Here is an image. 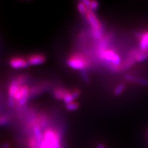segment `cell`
Masks as SVG:
<instances>
[{"label":"cell","mask_w":148,"mask_h":148,"mask_svg":"<svg viewBox=\"0 0 148 148\" xmlns=\"http://www.w3.org/2000/svg\"><path fill=\"white\" fill-rule=\"evenodd\" d=\"M37 123H38V126H40L42 128H45V127L48 125V119L47 116L44 113H40L38 114V116L36 117Z\"/></svg>","instance_id":"10"},{"label":"cell","mask_w":148,"mask_h":148,"mask_svg":"<svg viewBox=\"0 0 148 148\" xmlns=\"http://www.w3.org/2000/svg\"><path fill=\"white\" fill-rule=\"evenodd\" d=\"M67 90L62 88H56L53 91V97L58 100H62Z\"/></svg>","instance_id":"12"},{"label":"cell","mask_w":148,"mask_h":148,"mask_svg":"<svg viewBox=\"0 0 148 148\" xmlns=\"http://www.w3.org/2000/svg\"><path fill=\"white\" fill-rule=\"evenodd\" d=\"M136 36L139 38V47L141 50H147L148 49V31L143 32H138Z\"/></svg>","instance_id":"8"},{"label":"cell","mask_w":148,"mask_h":148,"mask_svg":"<svg viewBox=\"0 0 148 148\" xmlns=\"http://www.w3.org/2000/svg\"><path fill=\"white\" fill-rule=\"evenodd\" d=\"M38 148H40V147H38Z\"/></svg>","instance_id":"30"},{"label":"cell","mask_w":148,"mask_h":148,"mask_svg":"<svg viewBox=\"0 0 148 148\" xmlns=\"http://www.w3.org/2000/svg\"><path fill=\"white\" fill-rule=\"evenodd\" d=\"M0 148H10V145L8 143H5L0 146Z\"/></svg>","instance_id":"28"},{"label":"cell","mask_w":148,"mask_h":148,"mask_svg":"<svg viewBox=\"0 0 148 148\" xmlns=\"http://www.w3.org/2000/svg\"><path fill=\"white\" fill-rule=\"evenodd\" d=\"M148 58V50H141V49H138V52L136 53V61L138 62H143L147 60Z\"/></svg>","instance_id":"11"},{"label":"cell","mask_w":148,"mask_h":148,"mask_svg":"<svg viewBox=\"0 0 148 148\" xmlns=\"http://www.w3.org/2000/svg\"><path fill=\"white\" fill-rule=\"evenodd\" d=\"M108 66L111 65L120 66L121 64V60L119 55L113 49H106L103 53V60Z\"/></svg>","instance_id":"3"},{"label":"cell","mask_w":148,"mask_h":148,"mask_svg":"<svg viewBox=\"0 0 148 148\" xmlns=\"http://www.w3.org/2000/svg\"><path fill=\"white\" fill-rule=\"evenodd\" d=\"M9 64L12 68L15 69H20L27 68L29 66L27 60L21 56L12 57L9 60Z\"/></svg>","instance_id":"5"},{"label":"cell","mask_w":148,"mask_h":148,"mask_svg":"<svg viewBox=\"0 0 148 148\" xmlns=\"http://www.w3.org/2000/svg\"><path fill=\"white\" fill-rule=\"evenodd\" d=\"M82 2L84 3V4L85 5H86V8H87L88 10H89L90 5V2H91V1H89V0H84V1H83Z\"/></svg>","instance_id":"26"},{"label":"cell","mask_w":148,"mask_h":148,"mask_svg":"<svg viewBox=\"0 0 148 148\" xmlns=\"http://www.w3.org/2000/svg\"><path fill=\"white\" fill-rule=\"evenodd\" d=\"M66 64L73 69L84 71L90 66V61L84 53L75 52L72 53L66 60Z\"/></svg>","instance_id":"1"},{"label":"cell","mask_w":148,"mask_h":148,"mask_svg":"<svg viewBox=\"0 0 148 148\" xmlns=\"http://www.w3.org/2000/svg\"><path fill=\"white\" fill-rule=\"evenodd\" d=\"M77 10H78L79 13L81 15L86 16V14H87L88 9L86 8V5L84 4V3H83L82 1H79V2L77 3Z\"/></svg>","instance_id":"15"},{"label":"cell","mask_w":148,"mask_h":148,"mask_svg":"<svg viewBox=\"0 0 148 148\" xmlns=\"http://www.w3.org/2000/svg\"><path fill=\"white\" fill-rule=\"evenodd\" d=\"M29 86L24 84L20 87L15 95L14 96V99L15 101H18V106H23L26 104L27 100L29 98Z\"/></svg>","instance_id":"4"},{"label":"cell","mask_w":148,"mask_h":148,"mask_svg":"<svg viewBox=\"0 0 148 148\" xmlns=\"http://www.w3.org/2000/svg\"><path fill=\"white\" fill-rule=\"evenodd\" d=\"M124 79L127 82H133V83H136L138 77H135L134 75H130V74H126L124 75Z\"/></svg>","instance_id":"20"},{"label":"cell","mask_w":148,"mask_h":148,"mask_svg":"<svg viewBox=\"0 0 148 148\" xmlns=\"http://www.w3.org/2000/svg\"><path fill=\"white\" fill-rule=\"evenodd\" d=\"M10 119L7 115H1L0 116V126H3L8 124Z\"/></svg>","instance_id":"19"},{"label":"cell","mask_w":148,"mask_h":148,"mask_svg":"<svg viewBox=\"0 0 148 148\" xmlns=\"http://www.w3.org/2000/svg\"><path fill=\"white\" fill-rule=\"evenodd\" d=\"M136 84L141 85V86H148V79L145 78H140V77H138Z\"/></svg>","instance_id":"22"},{"label":"cell","mask_w":148,"mask_h":148,"mask_svg":"<svg viewBox=\"0 0 148 148\" xmlns=\"http://www.w3.org/2000/svg\"><path fill=\"white\" fill-rule=\"evenodd\" d=\"M79 106L78 103L73 101V102L71 103H67V104L66 105V108L69 111H75V110H77V109L79 108Z\"/></svg>","instance_id":"18"},{"label":"cell","mask_w":148,"mask_h":148,"mask_svg":"<svg viewBox=\"0 0 148 148\" xmlns=\"http://www.w3.org/2000/svg\"><path fill=\"white\" fill-rule=\"evenodd\" d=\"M90 34L94 39L100 40L103 36V29H90Z\"/></svg>","instance_id":"13"},{"label":"cell","mask_w":148,"mask_h":148,"mask_svg":"<svg viewBox=\"0 0 148 148\" xmlns=\"http://www.w3.org/2000/svg\"><path fill=\"white\" fill-rule=\"evenodd\" d=\"M85 16H86V20H87L88 23L91 26L92 29H103L102 25H101L100 21H99L96 14L92 11L88 10L87 14H86Z\"/></svg>","instance_id":"6"},{"label":"cell","mask_w":148,"mask_h":148,"mask_svg":"<svg viewBox=\"0 0 148 148\" xmlns=\"http://www.w3.org/2000/svg\"><path fill=\"white\" fill-rule=\"evenodd\" d=\"M27 145L28 148H38L40 147L38 141L34 136H30L27 138Z\"/></svg>","instance_id":"14"},{"label":"cell","mask_w":148,"mask_h":148,"mask_svg":"<svg viewBox=\"0 0 148 148\" xmlns=\"http://www.w3.org/2000/svg\"><path fill=\"white\" fill-rule=\"evenodd\" d=\"M27 60L29 66L40 65V64H43L45 62L46 57L45 55L42 54V53H33V54L29 56Z\"/></svg>","instance_id":"7"},{"label":"cell","mask_w":148,"mask_h":148,"mask_svg":"<svg viewBox=\"0 0 148 148\" xmlns=\"http://www.w3.org/2000/svg\"><path fill=\"white\" fill-rule=\"evenodd\" d=\"M22 86V85L18 82L17 79L14 78L11 81L8 86V96L9 97L13 98L14 96L15 95L16 92L18 91L20 87Z\"/></svg>","instance_id":"9"},{"label":"cell","mask_w":148,"mask_h":148,"mask_svg":"<svg viewBox=\"0 0 148 148\" xmlns=\"http://www.w3.org/2000/svg\"><path fill=\"white\" fill-rule=\"evenodd\" d=\"M61 140L60 132L56 130L48 127L43 132V140L40 144V148H53L56 143Z\"/></svg>","instance_id":"2"},{"label":"cell","mask_w":148,"mask_h":148,"mask_svg":"<svg viewBox=\"0 0 148 148\" xmlns=\"http://www.w3.org/2000/svg\"><path fill=\"white\" fill-rule=\"evenodd\" d=\"M62 100L64 101V102L66 103V104H67V103H71L73 102L74 101V98L73 97V95H72V93L71 91H69V90H67L66 92L65 93V95L64 96V98Z\"/></svg>","instance_id":"17"},{"label":"cell","mask_w":148,"mask_h":148,"mask_svg":"<svg viewBox=\"0 0 148 148\" xmlns=\"http://www.w3.org/2000/svg\"><path fill=\"white\" fill-rule=\"evenodd\" d=\"M97 148H106V147H105V145H103V144L99 143L97 145Z\"/></svg>","instance_id":"29"},{"label":"cell","mask_w":148,"mask_h":148,"mask_svg":"<svg viewBox=\"0 0 148 148\" xmlns=\"http://www.w3.org/2000/svg\"><path fill=\"white\" fill-rule=\"evenodd\" d=\"M53 148H62V146H61V140H58L55 144L54 147Z\"/></svg>","instance_id":"27"},{"label":"cell","mask_w":148,"mask_h":148,"mask_svg":"<svg viewBox=\"0 0 148 148\" xmlns=\"http://www.w3.org/2000/svg\"><path fill=\"white\" fill-rule=\"evenodd\" d=\"M16 104V101L14 99V98H11V97H8V105L10 108H13V107L15 106Z\"/></svg>","instance_id":"23"},{"label":"cell","mask_w":148,"mask_h":148,"mask_svg":"<svg viewBox=\"0 0 148 148\" xmlns=\"http://www.w3.org/2000/svg\"><path fill=\"white\" fill-rule=\"evenodd\" d=\"M125 83H120L116 86L114 90V95L115 96H119L121 95L123 92L124 91L125 89Z\"/></svg>","instance_id":"16"},{"label":"cell","mask_w":148,"mask_h":148,"mask_svg":"<svg viewBox=\"0 0 148 148\" xmlns=\"http://www.w3.org/2000/svg\"><path fill=\"white\" fill-rule=\"evenodd\" d=\"M71 93L74 98V99H77V98L79 96V95H80V91H79V90L78 89H74L73 90H72L71 91Z\"/></svg>","instance_id":"24"},{"label":"cell","mask_w":148,"mask_h":148,"mask_svg":"<svg viewBox=\"0 0 148 148\" xmlns=\"http://www.w3.org/2000/svg\"><path fill=\"white\" fill-rule=\"evenodd\" d=\"M99 2H97V1H91V2H90V5L89 10L92 11V12L96 10H97L98 8H99Z\"/></svg>","instance_id":"21"},{"label":"cell","mask_w":148,"mask_h":148,"mask_svg":"<svg viewBox=\"0 0 148 148\" xmlns=\"http://www.w3.org/2000/svg\"><path fill=\"white\" fill-rule=\"evenodd\" d=\"M82 75L83 77V79H84V81H86V82H88V74L86 73V71H82Z\"/></svg>","instance_id":"25"}]
</instances>
